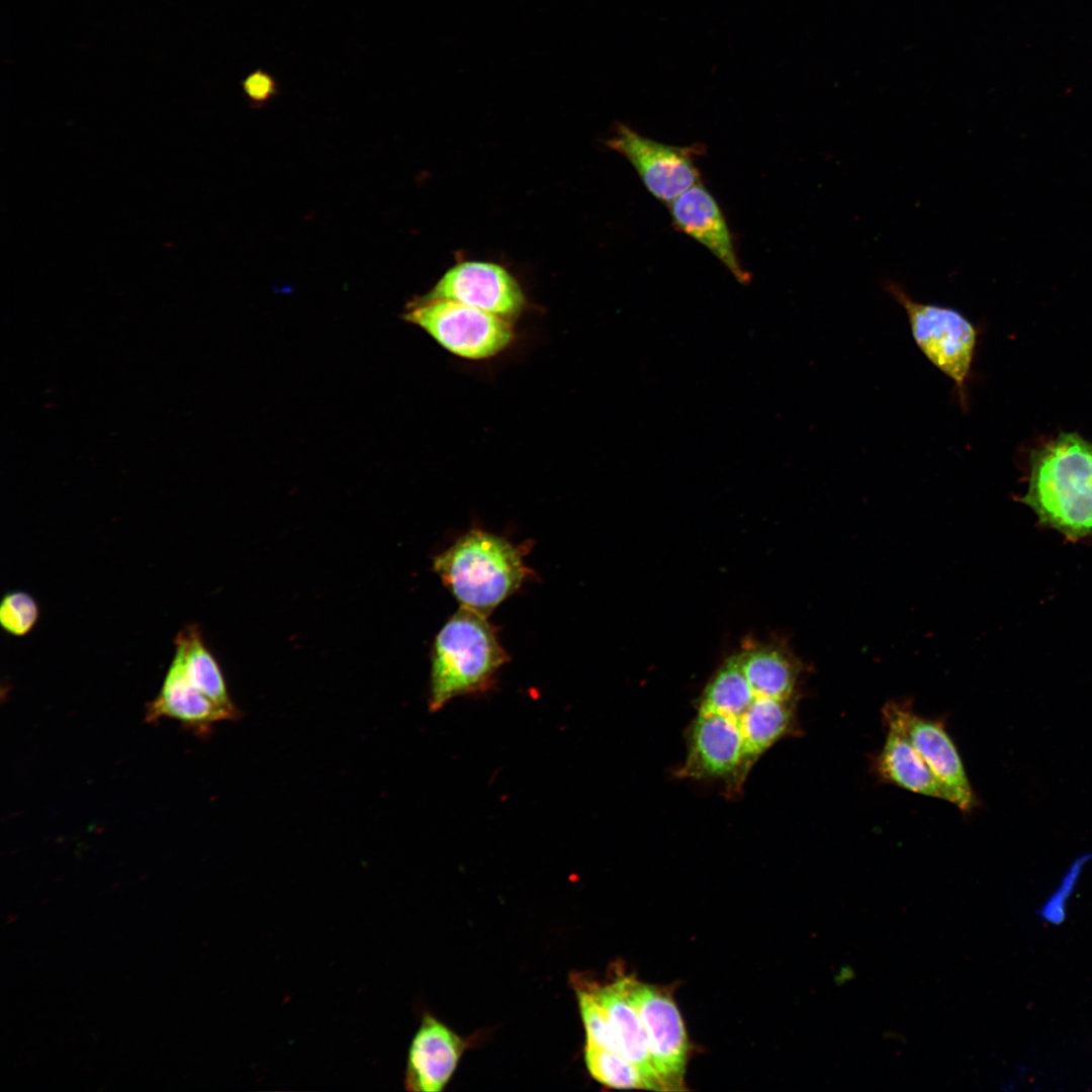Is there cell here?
Returning <instances> with one entry per match:
<instances>
[{
    "mask_svg": "<svg viewBox=\"0 0 1092 1092\" xmlns=\"http://www.w3.org/2000/svg\"><path fill=\"white\" fill-rule=\"evenodd\" d=\"M1020 500L1071 542L1092 536V444L1064 433L1035 450Z\"/></svg>",
    "mask_w": 1092,
    "mask_h": 1092,
    "instance_id": "6da1fadb",
    "label": "cell"
},
{
    "mask_svg": "<svg viewBox=\"0 0 1092 1092\" xmlns=\"http://www.w3.org/2000/svg\"><path fill=\"white\" fill-rule=\"evenodd\" d=\"M526 550L502 536L472 529L438 554L433 568L460 607L488 617L531 575L523 558Z\"/></svg>",
    "mask_w": 1092,
    "mask_h": 1092,
    "instance_id": "7a4b0ae2",
    "label": "cell"
},
{
    "mask_svg": "<svg viewBox=\"0 0 1092 1092\" xmlns=\"http://www.w3.org/2000/svg\"><path fill=\"white\" fill-rule=\"evenodd\" d=\"M509 659L487 617L460 607L433 643L430 711H439L457 697L487 693Z\"/></svg>",
    "mask_w": 1092,
    "mask_h": 1092,
    "instance_id": "3957f363",
    "label": "cell"
},
{
    "mask_svg": "<svg viewBox=\"0 0 1092 1092\" xmlns=\"http://www.w3.org/2000/svg\"><path fill=\"white\" fill-rule=\"evenodd\" d=\"M883 285L905 310L917 347L931 364L952 380L960 402L965 407L966 384L977 345L975 326L952 307L914 300L892 280L885 281Z\"/></svg>",
    "mask_w": 1092,
    "mask_h": 1092,
    "instance_id": "277c9868",
    "label": "cell"
},
{
    "mask_svg": "<svg viewBox=\"0 0 1092 1092\" xmlns=\"http://www.w3.org/2000/svg\"><path fill=\"white\" fill-rule=\"evenodd\" d=\"M404 318L450 353L470 360L497 355L515 337L510 321L448 299H420Z\"/></svg>",
    "mask_w": 1092,
    "mask_h": 1092,
    "instance_id": "5b68a950",
    "label": "cell"
},
{
    "mask_svg": "<svg viewBox=\"0 0 1092 1092\" xmlns=\"http://www.w3.org/2000/svg\"><path fill=\"white\" fill-rule=\"evenodd\" d=\"M628 990L644 1025L651 1061L664 1090H686L690 1042L673 997L663 988L630 977Z\"/></svg>",
    "mask_w": 1092,
    "mask_h": 1092,
    "instance_id": "8992f818",
    "label": "cell"
},
{
    "mask_svg": "<svg viewBox=\"0 0 1092 1092\" xmlns=\"http://www.w3.org/2000/svg\"><path fill=\"white\" fill-rule=\"evenodd\" d=\"M607 146L624 156L634 167L646 189L667 206L700 182L695 159L702 146L677 147L643 136L625 124H618Z\"/></svg>",
    "mask_w": 1092,
    "mask_h": 1092,
    "instance_id": "52a82bcc",
    "label": "cell"
},
{
    "mask_svg": "<svg viewBox=\"0 0 1092 1092\" xmlns=\"http://www.w3.org/2000/svg\"><path fill=\"white\" fill-rule=\"evenodd\" d=\"M422 299L453 300L508 321L517 317L525 304L520 285L505 268L472 261L450 268Z\"/></svg>",
    "mask_w": 1092,
    "mask_h": 1092,
    "instance_id": "ba28073f",
    "label": "cell"
},
{
    "mask_svg": "<svg viewBox=\"0 0 1092 1092\" xmlns=\"http://www.w3.org/2000/svg\"><path fill=\"white\" fill-rule=\"evenodd\" d=\"M743 757L738 721L718 714L698 713L679 776L694 780L731 779L736 789Z\"/></svg>",
    "mask_w": 1092,
    "mask_h": 1092,
    "instance_id": "9c48e42d",
    "label": "cell"
},
{
    "mask_svg": "<svg viewBox=\"0 0 1092 1092\" xmlns=\"http://www.w3.org/2000/svg\"><path fill=\"white\" fill-rule=\"evenodd\" d=\"M672 223L679 232L706 247L740 284H748L751 275L739 262L732 234L716 199L697 183L669 205Z\"/></svg>",
    "mask_w": 1092,
    "mask_h": 1092,
    "instance_id": "30bf717a",
    "label": "cell"
},
{
    "mask_svg": "<svg viewBox=\"0 0 1092 1092\" xmlns=\"http://www.w3.org/2000/svg\"><path fill=\"white\" fill-rule=\"evenodd\" d=\"M907 734L935 780L944 801L963 812L979 806L959 751L944 726L936 720L920 717L908 707L905 716Z\"/></svg>",
    "mask_w": 1092,
    "mask_h": 1092,
    "instance_id": "8fae6325",
    "label": "cell"
},
{
    "mask_svg": "<svg viewBox=\"0 0 1092 1092\" xmlns=\"http://www.w3.org/2000/svg\"><path fill=\"white\" fill-rule=\"evenodd\" d=\"M467 1043L432 1015H424L408 1049L405 1089L415 1092L442 1091Z\"/></svg>",
    "mask_w": 1092,
    "mask_h": 1092,
    "instance_id": "7c38bea8",
    "label": "cell"
},
{
    "mask_svg": "<svg viewBox=\"0 0 1092 1092\" xmlns=\"http://www.w3.org/2000/svg\"><path fill=\"white\" fill-rule=\"evenodd\" d=\"M907 708L908 705L895 702L883 708L887 735L876 760L877 771L887 783L915 794L944 800L939 784L907 734Z\"/></svg>",
    "mask_w": 1092,
    "mask_h": 1092,
    "instance_id": "4fadbf2b",
    "label": "cell"
},
{
    "mask_svg": "<svg viewBox=\"0 0 1092 1092\" xmlns=\"http://www.w3.org/2000/svg\"><path fill=\"white\" fill-rule=\"evenodd\" d=\"M239 715L217 705L190 685L177 661L172 659L158 695L146 706L145 720L149 723L175 720L196 735L206 736L214 724L236 720Z\"/></svg>",
    "mask_w": 1092,
    "mask_h": 1092,
    "instance_id": "5bb4252c",
    "label": "cell"
},
{
    "mask_svg": "<svg viewBox=\"0 0 1092 1092\" xmlns=\"http://www.w3.org/2000/svg\"><path fill=\"white\" fill-rule=\"evenodd\" d=\"M628 978L589 987L605 1010L619 1053L633 1063L655 1091H665L653 1067L646 1031L628 990Z\"/></svg>",
    "mask_w": 1092,
    "mask_h": 1092,
    "instance_id": "9a60e30c",
    "label": "cell"
},
{
    "mask_svg": "<svg viewBox=\"0 0 1092 1092\" xmlns=\"http://www.w3.org/2000/svg\"><path fill=\"white\" fill-rule=\"evenodd\" d=\"M736 654L755 696L797 699L803 663L785 646L750 644Z\"/></svg>",
    "mask_w": 1092,
    "mask_h": 1092,
    "instance_id": "2e32d148",
    "label": "cell"
},
{
    "mask_svg": "<svg viewBox=\"0 0 1092 1092\" xmlns=\"http://www.w3.org/2000/svg\"><path fill=\"white\" fill-rule=\"evenodd\" d=\"M743 738L740 787L755 761L777 741L796 728V699L777 700L755 696L738 721Z\"/></svg>",
    "mask_w": 1092,
    "mask_h": 1092,
    "instance_id": "e0dca14e",
    "label": "cell"
},
{
    "mask_svg": "<svg viewBox=\"0 0 1092 1092\" xmlns=\"http://www.w3.org/2000/svg\"><path fill=\"white\" fill-rule=\"evenodd\" d=\"M173 659L190 685L217 705L240 713L230 697L222 671L196 625H187L177 633Z\"/></svg>",
    "mask_w": 1092,
    "mask_h": 1092,
    "instance_id": "ac0fdd59",
    "label": "cell"
},
{
    "mask_svg": "<svg viewBox=\"0 0 1092 1092\" xmlns=\"http://www.w3.org/2000/svg\"><path fill=\"white\" fill-rule=\"evenodd\" d=\"M755 695L737 654L730 656L706 686L698 713L718 714L739 721Z\"/></svg>",
    "mask_w": 1092,
    "mask_h": 1092,
    "instance_id": "d6986e66",
    "label": "cell"
},
{
    "mask_svg": "<svg viewBox=\"0 0 1092 1092\" xmlns=\"http://www.w3.org/2000/svg\"><path fill=\"white\" fill-rule=\"evenodd\" d=\"M584 1062L590 1076L607 1087L653 1090L639 1069L620 1054L585 1043Z\"/></svg>",
    "mask_w": 1092,
    "mask_h": 1092,
    "instance_id": "ffe728a7",
    "label": "cell"
},
{
    "mask_svg": "<svg viewBox=\"0 0 1092 1092\" xmlns=\"http://www.w3.org/2000/svg\"><path fill=\"white\" fill-rule=\"evenodd\" d=\"M39 617L36 601L27 593H7L0 604V624L5 632L21 637L29 633Z\"/></svg>",
    "mask_w": 1092,
    "mask_h": 1092,
    "instance_id": "44dd1931",
    "label": "cell"
},
{
    "mask_svg": "<svg viewBox=\"0 0 1092 1092\" xmlns=\"http://www.w3.org/2000/svg\"><path fill=\"white\" fill-rule=\"evenodd\" d=\"M576 994L585 1029L586 1043L620 1054L605 1010L593 991L589 988H580Z\"/></svg>",
    "mask_w": 1092,
    "mask_h": 1092,
    "instance_id": "7402d4cb",
    "label": "cell"
},
{
    "mask_svg": "<svg viewBox=\"0 0 1092 1092\" xmlns=\"http://www.w3.org/2000/svg\"><path fill=\"white\" fill-rule=\"evenodd\" d=\"M244 87L249 97L258 102L266 100L273 92L272 81L261 73L250 76Z\"/></svg>",
    "mask_w": 1092,
    "mask_h": 1092,
    "instance_id": "603a6c76",
    "label": "cell"
}]
</instances>
